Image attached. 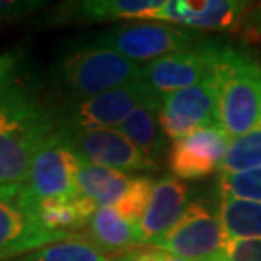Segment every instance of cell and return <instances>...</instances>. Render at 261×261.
<instances>
[{"label":"cell","mask_w":261,"mask_h":261,"mask_svg":"<svg viewBox=\"0 0 261 261\" xmlns=\"http://www.w3.org/2000/svg\"><path fill=\"white\" fill-rule=\"evenodd\" d=\"M56 130L55 103L31 78L14 71L0 83V189L22 185L34 154Z\"/></svg>","instance_id":"1"},{"label":"cell","mask_w":261,"mask_h":261,"mask_svg":"<svg viewBox=\"0 0 261 261\" xmlns=\"http://www.w3.org/2000/svg\"><path fill=\"white\" fill-rule=\"evenodd\" d=\"M217 122L229 138L261 126V63L246 51L221 46L212 68Z\"/></svg>","instance_id":"2"},{"label":"cell","mask_w":261,"mask_h":261,"mask_svg":"<svg viewBox=\"0 0 261 261\" xmlns=\"http://www.w3.org/2000/svg\"><path fill=\"white\" fill-rule=\"evenodd\" d=\"M139 78V65L93 43L68 51L53 66L55 88L65 102L100 95Z\"/></svg>","instance_id":"3"},{"label":"cell","mask_w":261,"mask_h":261,"mask_svg":"<svg viewBox=\"0 0 261 261\" xmlns=\"http://www.w3.org/2000/svg\"><path fill=\"white\" fill-rule=\"evenodd\" d=\"M202 41L198 31L158 20H133L93 36V44L112 49L143 66L175 51L192 48Z\"/></svg>","instance_id":"4"},{"label":"cell","mask_w":261,"mask_h":261,"mask_svg":"<svg viewBox=\"0 0 261 261\" xmlns=\"http://www.w3.org/2000/svg\"><path fill=\"white\" fill-rule=\"evenodd\" d=\"M160 103V95L143 78L83 100L55 106L60 130L117 129L136 107Z\"/></svg>","instance_id":"5"},{"label":"cell","mask_w":261,"mask_h":261,"mask_svg":"<svg viewBox=\"0 0 261 261\" xmlns=\"http://www.w3.org/2000/svg\"><path fill=\"white\" fill-rule=\"evenodd\" d=\"M80 160L68 146L61 130L44 141L31 161L25 180L19 187L25 207L44 200H70L82 197L76 187Z\"/></svg>","instance_id":"6"},{"label":"cell","mask_w":261,"mask_h":261,"mask_svg":"<svg viewBox=\"0 0 261 261\" xmlns=\"http://www.w3.org/2000/svg\"><path fill=\"white\" fill-rule=\"evenodd\" d=\"M227 243L217 214L205 203L190 202L176 226L153 248L184 261H226Z\"/></svg>","instance_id":"7"},{"label":"cell","mask_w":261,"mask_h":261,"mask_svg":"<svg viewBox=\"0 0 261 261\" xmlns=\"http://www.w3.org/2000/svg\"><path fill=\"white\" fill-rule=\"evenodd\" d=\"M71 236L53 232L20 198L19 187L0 189V261H10Z\"/></svg>","instance_id":"8"},{"label":"cell","mask_w":261,"mask_h":261,"mask_svg":"<svg viewBox=\"0 0 261 261\" xmlns=\"http://www.w3.org/2000/svg\"><path fill=\"white\" fill-rule=\"evenodd\" d=\"M61 133L73 153L83 163L122 171L127 175L158 168L154 161H151L138 146L130 143L117 129L61 130Z\"/></svg>","instance_id":"9"},{"label":"cell","mask_w":261,"mask_h":261,"mask_svg":"<svg viewBox=\"0 0 261 261\" xmlns=\"http://www.w3.org/2000/svg\"><path fill=\"white\" fill-rule=\"evenodd\" d=\"M219 48L217 44L202 43L161 56L141 66V78L160 97L194 87L212 73Z\"/></svg>","instance_id":"10"},{"label":"cell","mask_w":261,"mask_h":261,"mask_svg":"<svg viewBox=\"0 0 261 261\" xmlns=\"http://www.w3.org/2000/svg\"><path fill=\"white\" fill-rule=\"evenodd\" d=\"M160 121L170 139H180L217 122L212 73L194 87L160 97Z\"/></svg>","instance_id":"11"},{"label":"cell","mask_w":261,"mask_h":261,"mask_svg":"<svg viewBox=\"0 0 261 261\" xmlns=\"http://www.w3.org/2000/svg\"><path fill=\"white\" fill-rule=\"evenodd\" d=\"M229 136L219 124L175 139L168 149V166L175 178L195 180L221 170L229 146Z\"/></svg>","instance_id":"12"},{"label":"cell","mask_w":261,"mask_h":261,"mask_svg":"<svg viewBox=\"0 0 261 261\" xmlns=\"http://www.w3.org/2000/svg\"><path fill=\"white\" fill-rule=\"evenodd\" d=\"M249 7L243 0H165L148 20L173 24L192 31H232Z\"/></svg>","instance_id":"13"},{"label":"cell","mask_w":261,"mask_h":261,"mask_svg":"<svg viewBox=\"0 0 261 261\" xmlns=\"http://www.w3.org/2000/svg\"><path fill=\"white\" fill-rule=\"evenodd\" d=\"M189 207V189L175 176L154 180L143 216L136 224L138 246H156L176 226Z\"/></svg>","instance_id":"14"},{"label":"cell","mask_w":261,"mask_h":261,"mask_svg":"<svg viewBox=\"0 0 261 261\" xmlns=\"http://www.w3.org/2000/svg\"><path fill=\"white\" fill-rule=\"evenodd\" d=\"M165 0H82L66 2L49 20L61 22H107V20H148Z\"/></svg>","instance_id":"15"},{"label":"cell","mask_w":261,"mask_h":261,"mask_svg":"<svg viewBox=\"0 0 261 261\" xmlns=\"http://www.w3.org/2000/svg\"><path fill=\"white\" fill-rule=\"evenodd\" d=\"M83 232V238L107 254H117L138 246L136 226L114 207H98Z\"/></svg>","instance_id":"16"},{"label":"cell","mask_w":261,"mask_h":261,"mask_svg":"<svg viewBox=\"0 0 261 261\" xmlns=\"http://www.w3.org/2000/svg\"><path fill=\"white\" fill-rule=\"evenodd\" d=\"M133 144H136L151 161L158 165V160L166 153L168 136L160 121V103H144L136 107L117 127Z\"/></svg>","instance_id":"17"},{"label":"cell","mask_w":261,"mask_h":261,"mask_svg":"<svg viewBox=\"0 0 261 261\" xmlns=\"http://www.w3.org/2000/svg\"><path fill=\"white\" fill-rule=\"evenodd\" d=\"M134 176L116 170L83 163L76 171V187L82 197L88 198L97 207H116L126 195Z\"/></svg>","instance_id":"18"},{"label":"cell","mask_w":261,"mask_h":261,"mask_svg":"<svg viewBox=\"0 0 261 261\" xmlns=\"http://www.w3.org/2000/svg\"><path fill=\"white\" fill-rule=\"evenodd\" d=\"M97 208L98 207L88 198L76 197L70 200H44L36 203L29 211L49 231L66 236H78V232L85 231Z\"/></svg>","instance_id":"19"},{"label":"cell","mask_w":261,"mask_h":261,"mask_svg":"<svg viewBox=\"0 0 261 261\" xmlns=\"http://www.w3.org/2000/svg\"><path fill=\"white\" fill-rule=\"evenodd\" d=\"M217 217L229 241L261 239V203L221 197Z\"/></svg>","instance_id":"20"},{"label":"cell","mask_w":261,"mask_h":261,"mask_svg":"<svg viewBox=\"0 0 261 261\" xmlns=\"http://www.w3.org/2000/svg\"><path fill=\"white\" fill-rule=\"evenodd\" d=\"M10 261H114V256L78 234Z\"/></svg>","instance_id":"21"},{"label":"cell","mask_w":261,"mask_h":261,"mask_svg":"<svg viewBox=\"0 0 261 261\" xmlns=\"http://www.w3.org/2000/svg\"><path fill=\"white\" fill-rule=\"evenodd\" d=\"M254 168H261V126L229 139L221 163V173H239Z\"/></svg>","instance_id":"22"},{"label":"cell","mask_w":261,"mask_h":261,"mask_svg":"<svg viewBox=\"0 0 261 261\" xmlns=\"http://www.w3.org/2000/svg\"><path fill=\"white\" fill-rule=\"evenodd\" d=\"M219 192L221 197L261 203V168L239 173H221Z\"/></svg>","instance_id":"23"},{"label":"cell","mask_w":261,"mask_h":261,"mask_svg":"<svg viewBox=\"0 0 261 261\" xmlns=\"http://www.w3.org/2000/svg\"><path fill=\"white\" fill-rule=\"evenodd\" d=\"M153 185L154 180L149 178V176H134L126 195L122 197V200L114 208L136 226L141 216H143V212L146 211V207H148L151 192H153Z\"/></svg>","instance_id":"24"},{"label":"cell","mask_w":261,"mask_h":261,"mask_svg":"<svg viewBox=\"0 0 261 261\" xmlns=\"http://www.w3.org/2000/svg\"><path fill=\"white\" fill-rule=\"evenodd\" d=\"M43 7L38 0H0V25L15 19L28 17Z\"/></svg>","instance_id":"25"},{"label":"cell","mask_w":261,"mask_h":261,"mask_svg":"<svg viewBox=\"0 0 261 261\" xmlns=\"http://www.w3.org/2000/svg\"><path fill=\"white\" fill-rule=\"evenodd\" d=\"M114 261H184L153 246H134L127 251L112 254Z\"/></svg>","instance_id":"26"},{"label":"cell","mask_w":261,"mask_h":261,"mask_svg":"<svg viewBox=\"0 0 261 261\" xmlns=\"http://www.w3.org/2000/svg\"><path fill=\"white\" fill-rule=\"evenodd\" d=\"M226 261H261V239L229 241Z\"/></svg>","instance_id":"27"},{"label":"cell","mask_w":261,"mask_h":261,"mask_svg":"<svg viewBox=\"0 0 261 261\" xmlns=\"http://www.w3.org/2000/svg\"><path fill=\"white\" fill-rule=\"evenodd\" d=\"M20 63V53L15 49L5 51L0 55V83H2L9 75H12L15 68Z\"/></svg>","instance_id":"28"},{"label":"cell","mask_w":261,"mask_h":261,"mask_svg":"<svg viewBox=\"0 0 261 261\" xmlns=\"http://www.w3.org/2000/svg\"><path fill=\"white\" fill-rule=\"evenodd\" d=\"M251 24H253V28L258 31V33L261 34V9H258L256 12H254L253 15H251Z\"/></svg>","instance_id":"29"}]
</instances>
